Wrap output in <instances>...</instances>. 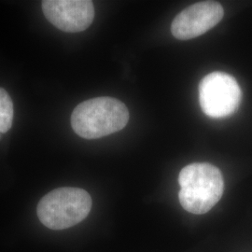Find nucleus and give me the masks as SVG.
Wrapping results in <instances>:
<instances>
[{
	"mask_svg": "<svg viewBox=\"0 0 252 252\" xmlns=\"http://www.w3.org/2000/svg\"><path fill=\"white\" fill-rule=\"evenodd\" d=\"M223 15L224 9L218 2L204 1L192 4L174 19L172 34L180 40L195 38L217 26Z\"/></svg>",
	"mask_w": 252,
	"mask_h": 252,
	"instance_id": "obj_5",
	"label": "nucleus"
},
{
	"mask_svg": "<svg viewBox=\"0 0 252 252\" xmlns=\"http://www.w3.org/2000/svg\"><path fill=\"white\" fill-rule=\"evenodd\" d=\"M180 205L191 214L202 215L220 200L224 180L220 170L208 162H193L180 173Z\"/></svg>",
	"mask_w": 252,
	"mask_h": 252,
	"instance_id": "obj_1",
	"label": "nucleus"
},
{
	"mask_svg": "<svg viewBox=\"0 0 252 252\" xmlns=\"http://www.w3.org/2000/svg\"><path fill=\"white\" fill-rule=\"evenodd\" d=\"M129 111L120 100L102 96L86 100L73 110L71 126L82 138L95 139L117 133L126 127Z\"/></svg>",
	"mask_w": 252,
	"mask_h": 252,
	"instance_id": "obj_2",
	"label": "nucleus"
},
{
	"mask_svg": "<svg viewBox=\"0 0 252 252\" xmlns=\"http://www.w3.org/2000/svg\"><path fill=\"white\" fill-rule=\"evenodd\" d=\"M13 102L7 91L0 87V134H5L12 126Z\"/></svg>",
	"mask_w": 252,
	"mask_h": 252,
	"instance_id": "obj_7",
	"label": "nucleus"
},
{
	"mask_svg": "<svg viewBox=\"0 0 252 252\" xmlns=\"http://www.w3.org/2000/svg\"><path fill=\"white\" fill-rule=\"evenodd\" d=\"M0 139H1V134H0Z\"/></svg>",
	"mask_w": 252,
	"mask_h": 252,
	"instance_id": "obj_8",
	"label": "nucleus"
},
{
	"mask_svg": "<svg viewBox=\"0 0 252 252\" xmlns=\"http://www.w3.org/2000/svg\"><path fill=\"white\" fill-rule=\"evenodd\" d=\"M42 9L47 20L66 33H78L90 27L94 8L89 0H45Z\"/></svg>",
	"mask_w": 252,
	"mask_h": 252,
	"instance_id": "obj_6",
	"label": "nucleus"
},
{
	"mask_svg": "<svg viewBox=\"0 0 252 252\" xmlns=\"http://www.w3.org/2000/svg\"><path fill=\"white\" fill-rule=\"evenodd\" d=\"M92 198L85 189L63 187L47 193L39 201L36 214L43 225L63 230L86 219L92 209Z\"/></svg>",
	"mask_w": 252,
	"mask_h": 252,
	"instance_id": "obj_3",
	"label": "nucleus"
},
{
	"mask_svg": "<svg viewBox=\"0 0 252 252\" xmlns=\"http://www.w3.org/2000/svg\"><path fill=\"white\" fill-rule=\"evenodd\" d=\"M241 99L242 91L238 82L227 73H210L200 81L199 102L208 117L231 116L239 108Z\"/></svg>",
	"mask_w": 252,
	"mask_h": 252,
	"instance_id": "obj_4",
	"label": "nucleus"
}]
</instances>
